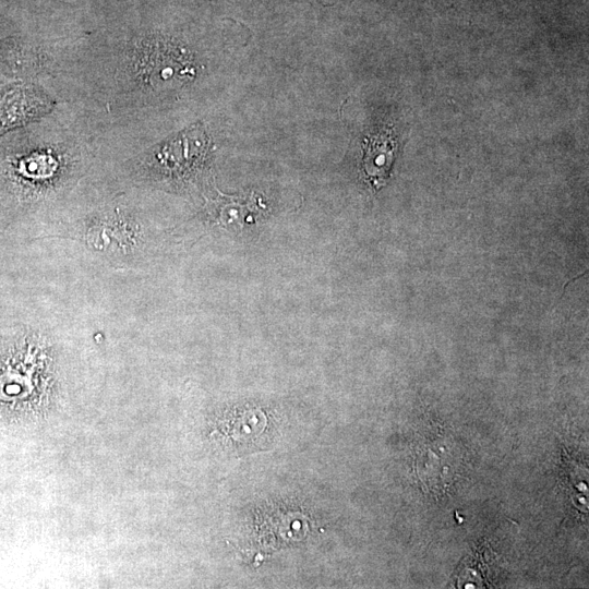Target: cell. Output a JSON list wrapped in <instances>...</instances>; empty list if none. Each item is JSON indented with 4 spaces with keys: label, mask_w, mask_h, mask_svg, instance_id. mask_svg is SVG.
Wrapping results in <instances>:
<instances>
[{
    "label": "cell",
    "mask_w": 589,
    "mask_h": 589,
    "mask_svg": "<svg viewBox=\"0 0 589 589\" xmlns=\"http://www.w3.org/2000/svg\"><path fill=\"white\" fill-rule=\"evenodd\" d=\"M207 209L218 224L227 228H244L255 224L266 206L254 193L233 196L217 192L215 199L207 201Z\"/></svg>",
    "instance_id": "obj_1"
},
{
    "label": "cell",
    "mask_w": 589,
    "mask_h": 589,
    "mask_svg": "<svg viewBox=\"0 0 589 589\" xmlns=\"http://www.w3.org/2000/svg\"><path fill=\"white\" fill-rule=\"evenodd\" d=\"M49 108L48 100L24 87H14L0 96V133L25 124Z\"/></svg>",
    "instance_id": "obj_2"
},
{
    "label": "cell",
    "mask_w": 589,
    "mask_h": 589,
    "mask_svg": "<svg viewBox=\"0 0 589 589\" xmlns=\"http://www.w3.org/2000/svg\"><path fill=\"white\" fill-rule=\"evenodd\" d=\"M145 60V71L155 80L168 82L182 80L191 74L188 60L180 55L179 49L172 46L156 45Z\"/></svg>",
    "instance_id": "obj_3"
}]
</instances>
